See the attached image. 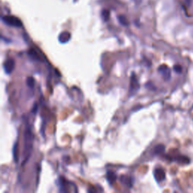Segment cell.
Segmentation results:
<instances>
[{
	"label": "cell",
	"mask_w": 193,
	"mask_h": 193,
	"mask_svg": "<svg viewBox=\"0 0 193 193\" xmlns=\"http://www.w3.org/2000/svg\"><path fill=\"white\" fill-rule=\"evenodd\" d=\"M33 144V134L31 128L27 127L24 131V161L22 165H25L31 156Z\"/></svg>",
	"instance_id": "6da1fadb"
},
{
	"label": "cell",
	"mask_w": 193,
	"mask_h": 193,
	"mask_svg": "<svg viewBox=\"0 0 193 193\" xmlns=\"http://www.w3.org/2000/svg\"><path fill=\"white\" fill-rule=\"evenodd\" d=\"M2 21L10 27H22V22L18 17L12 15H6L2 17Z\"/></svg>",
	"instance_id": "7a4b0ae2"
},
{
	"label": "cell",
	"mask_w": 193,
	"mask_h": 193,
	"mask_svg": "<svg viewBox=\"0 0 193 193\" xmlns=\"http://www.w3.org/2000/svg\"><path fill=\"white\" fill-rule=\"evenodd\" d=\"M140 88V83L137 79V75L133 72L130 76V88H129V94L130 95H134L137 91Z\"/></svg>",
	"instance_id": "3957f363"
},
{
	"label": "cell",
	"mask_w": 193,
	"mask_h": 193,
	"mask_svg": "<svg viewBox=\"0 0 193 193\" xmlns=\"http://www.w3.org/2000/svg\"><path fill=\"white\" fill-rule=\"evenodd\" d=\"M158 70H159V73L162 75V77H163V79L165 80L168 81L171 79V69H170V68L168 66H166V65H162V66H159Z\"/></svg>",
	"instance_id": "277c9868"
},
{
	"label": "cell",
	"mask_w": 193,
	"mask_h": 193,
	"mask_svg": "<svg viewBox=\"0 0 193 193\" xmlns=\"http://www.w3.org/2000/svg\"><path fill=\"white\" fill-rule=\"evenodd\" d=\"M14 66H15V62H14V59L9 58L7 60H5V62L4 63L3 67L4 70H5V73L10 74L12 72V71L14 70Z\"/></svg>",
	"instance_id": "5b68a950"
},
{
	"label": "cell",
	"mask_w": 193,
	"mask_h": 193,
	"mask_svg": "<svg viewBox=\"0 0 193 193\" xmlns=\"http://www.w3.org/2000/svg\"><path fill=\"white\" fill-rule=\"evenodd\" d=\"M154 177L157 182H162L165 179V172L162 168H156L154 171Z\"/></svg>",
	"instance_id": "8992f818"
},
{
	"label": "cell",
	"mask_w": 193,
	"mask_h": 193,
	"mask_svg": "<svg viewBox=\"0 0 193 193\" xmlns=\"http://www.w3.org/2000/svg\"><path fill=\"white\" fill-rule=\"evenodd\" d=\"M119 179L121 183L124 186H127L128 188H131L133 186V178L131 177L126 176V175H121Z\"/></svg>",
	"instance_id": "52a82bcc"
},
{
	"label": "cell",
	"mask_w": 193,
	"mask_h": 193,
	"mask_svg": "<svg viewBox=\"0 0 193 193\" xmlns=\"http://www.w3.org/2000/svg\"><path fill=\"white\" fill-rule=\"evenodd\" d=\"M71 39V34L67 31H63L59 35L58 40L60 43L64 44V43L68 42Z\"/></svg>",
	"instance_id": "ba28073f"
},
{
	"label": "cell",
	"mask_w": 193,
	"mask_h": 193,
	"mask_svg": "<svg viewBox=\"0 0 193 193\" xmlns=\"http://www.w3.org/2000/svg\"><path fill=\"white\" fill-rule=\"evenodd\" d=\"M106 177H107V181H108V183L110 184V185H113L114 183H116V181L117 180L116 174L112 171H107V176Z\"/></svg>",
	"instance_id": "9c48e42d"
},
{
	"label": "cell",
	"mask_w": 193,
	"mask_h": 193,
	"mask_svg": "<svg viewBox=\"0 0 193 193\" xmlns=\"http://www.w3.org/2000/svg\"><path fill=\"white\" fill-rule=\"evenodd\" d=\"M29 56L30 57V58H32L33 60H40L41 58H40V57L39 56V54H37V52L34 50V49H30L29 50V51L27 52Z\"/></svg>",
	"instance_id": "30bf717a"
},
{
	"label": "cell",
	"mask_w": 193,
	"mask_h": 193,
	"mask_svg": "<svg viewBox=\"0 0 193 193\" xmlns=\"http://www.w3.org/2000/svg\"><path fill=\"white\" fill-rule=\"evenodd\" d=\"M12 152H13V158H14V161L15 162H17L18 161V143L17 142L14 143V146H13L12 149Z\"/></svg>",
	"instance_id": "8fae6325"
},
{
	"label": "cell",
	"mask_w": 193,
	"mask_h": 193,
	"mask_svg": "<svg viewBox=\"0 0 193 193\" xmlns=\"http://www.w3.org/2000/svg\"><path fill=\"white\" fill-rule=\"evenodd\" d=\"M165 146L162 144H159V145H157V146H156V147L154 148V153L155 154H157V155H159V154H161L162 153V152L165 151Z\"/></svg>",
	"instance_id": "7c38bea8"
},
{
	"label": "cell",
	"mask_w": 193,
	"mask_h": 193,
	"mask_svg": "<svg viewBox=\"0 0 193 193\" xmlns=\"http://www.w3.org/2000/svg\"><path fill=\"white\" fill-rule=\"evenodd\" d=\"M118 21H119V23L121 24V25L124 26V27H126V26H128L129 23H128V21H127V18H126L124 16H123V15L118 16Z\"/></svg>",
	"instance_id": "4fadbf2b"
},
{
	"label": "cell",
	"mask_w": 193,
	"mask_h": 193,
	"mask_svg": "<svg viewBox=\"0 0 193 193\" xmlns=\"http://www.w3.org/2000/svg\"><path fill=\"white\" fill-rule=\"evenodd\" d=\"M27 85L30 88H33L35 86V80L33 77H28L27 79Z\"/></svg>",
	"instance_id": "5bb4252c"
},
{
	"label": "cell",
	"mask_w": 193,
	"mask_h": 193,
	"mask_svg": "<svg viewBox=\"0 0 193 193\" xmlns=\"http://www.w3.org/2000/svg\"><path fill=\"white\" fill-rule=\"evenodd\" d=\"M102 16L104 17V21H108V19L110 18V11H107V10H104L102 12Z\"/></svg>",
	"instance_id": "9a60e30c"
},
{
	"label": "cell",
	"mask_w": 193,
	"mask_h": 193,
	"mask_svg": "<svg viewBox=\"0 0 193 193\" xmlns=\"http://www.w3.org/2000/svg\"><path fill=\"white\" fill-rule=\"evenodd\" d=\"M37 110H38V107H37V104H34V107H33V113H36V112H37Z\"/></svg>",
	"instance_id": "2e32d148"
},
{
	"label": "cell",
	"mask_w": 193,
	"mask_h": 193,
	"mask_svg": "<svg viewBox=\"0 0 193 193\" xmlns=\"http://www.w3.org/2000/svg\"><path fill=\"white\" fill-rule=\"evenodd\" d=\"M174 69L177 71V72H180L181 71V68H180V66H174Z\"/></svg>",
	"instance_id": "e0dca14e"
}]
</instances>
